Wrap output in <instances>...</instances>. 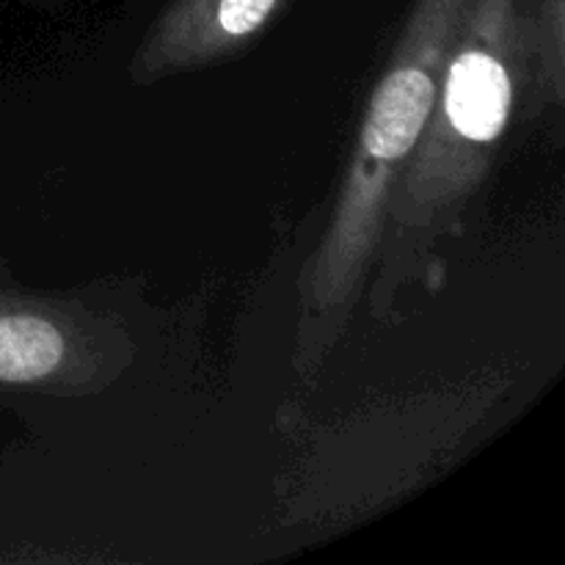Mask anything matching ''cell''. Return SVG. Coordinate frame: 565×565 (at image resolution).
I'll return each mask as SVG.
<instances>
[{"label":"cell","instance_id":"obj_1","mask_svg":"<svg viewBox=\"0 0 565 565\" xmlns=\"http://www.w3.org/2000/svg\"><path fill=\"white\" fill-rule=\"evenodd\" d=\"M533 0H472L441 72L434 110L386 202L375 312L483 188L522 94L533 86Z\"/></svg>","mask_w":565,"mask_h":565},{"label":"cell","instance_id":"obj_2","mask_svg":"<svg viewBox=\"0 0 565 565\" xmlns=\"http://www.w3.org/2000/svg\"><path fill=\"white\" fill-rule=\"evenodd\" d=\"M469 3L472 0H417L370 94L356 149L303 281L307 320L318 326L307 351L318 356L326 326L351 315L367 281L384 232L386 202L428 125Z\"/></svg>","mask_w":565,"mask_h":565},{"label":"cell","instance_id":"obj_3","mask_svg":"<svg viewBox=\"0 0 565 565\" xmlns=\"http://www.w3.org/2000/svg\"><path fill=\"white\" fill-rule=\"evenodd\" d=\"M127 359L125 334L81 303L0 287V392L103 390Z\"/></svg>","mask_w":565,"mask_h":565},{"label":"cell","instance_id":"obj_4","mask_svg":"<svg viewBox=\"0 0 565 565\" xmlns=\"http://www.w3.org/2000/svg\"><path fill=\"white\" fill-rule=\"evenodd\" d=\"M287 0H174L143 36L130 75L149 86L241 53Z\"/></svg>","mask_w":565,"mask_h":565},{"label":"cell","instance_id":"obj_5","mask_svg":"<svg viewBox=\"0 0 565 565\" xmlns=\"http://www.w3.org/2000/svg\"><path fill=\"white\" fill-rule=\"evenodd\" d=\"M563 0H533L535 103L557 105L563 97Z\"/></svg>","mask_w":565,"mask_h":565}]
</instances>
